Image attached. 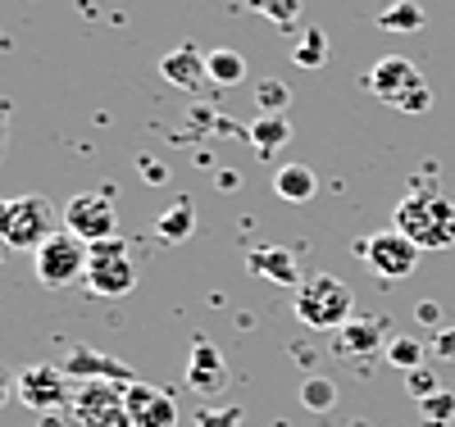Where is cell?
Returning a JSON list of instances; mask_svg holds the SVG:
<instances>
[{"mask_svg":"<svg viewBox=\"0 0 455 427\" xmlns=\"http://www.w3.org/2000/svg\"><path fill=\"white\" fill-rule=\"evenodd\" d=\"M396 232L419 246V250H446L455 246V201L437 196V191H410L396 205Z\"/></svg>","mask_w":455,"mask_h":427,"instance_id":"obj_1","label":"cell"},{"mask_svg":"<svg viewBox=\"0 0 455 427\" xmlns=\"http://www.w3.org/2000/svg\"><path fill=\"white\" fill-rule=\"evenodd\" d=\"M364 87L392 105V109H405V114H428L433 109V87H428V77L419 64H410L401 55H387V59H378L364 77Z\"/></svg>","mask_w":455,"mask_h":427,"instance_id":"obj_2","label":"cell"},{"mask_svg":"<svg viewBox=\"0 0 455 427\" xmlns=\"http://www.w3.org/2000/svg\"><path fill=\"white\" fill-rule=\"evenodd\" d=\"M296 319L306 328H319V332H337L355 319V296L341 278L315 273L296 287Z\"/></svg>","mask_w":455,"mask_h":427,"instance_id":"obj_3","label":"cell"},{"mask_svg":"<svg viewBox=\"0 0 455 427\" xmlns=\"http://www.w3.org/2000/svg\"><path fill=\"white\" fill-rule=\"evenodd\" d=\"M32 264H36V282L60 291V287H73L78 278H87L92 246L78 241L73 232H51V237L32 250Z\"/></svg>","mask_w":455,"mask_h":427,"instance_id":"obj_4","label":"cell"},{"mask_svg":"<svg viewBox=\"0 0 455 427\" xmlns=\"http://www.w3.org/2000/svg\"><path fill=\"white\" fill-rule=\"evenodd\" d=\"M55 232V214L42 196H14L0 201V237L14 250H36Z\"/></svg>","mask_w":455,"mask_h":427,"instance_id":"obj_5","label":"cell"},{"mask_svg":"<svg viewBox=\"0 0 455 427\" xmlns=\"http://www.w3.org/2000/svg\"><path fill=\"white\" fill-rule=\"evenodd\" d=\"M124 391L128 386L114 382H78V391L68 400V418L78 427H132Z\"/></svg>","mask_w":455,"mask_h":427,"instance_id":"obj_6","label":"cell"},{"mask_svg":"<svg viewBox=\"0 0 455 427\" xmlns=\"http://www.w3.org/2000/svg\"><path fill=\"white\" fill-rule=\"evenodd\" d=\"M87 287L96 296H128L137 287V268L128 259V246L119 237H109V241H96L92 246V264H87Z\"/></svg>","mask_w":455,"mask_h":427,"instance_id":"obj_7","label":"cell"},{"mask_svg":"<svg viewBox=\"0 0 455 427\" xmlns=\"http://www.w3.org/2000/svg\"><path fill=\"white\" fill-rule=\"evenodd\" d=\"M64 232H73L78 241L96 246V241H109L119 232V214H114V201L100 196V191H83L64 205Z\"/></svg>","mask_w":455,"mask_h":427,"instance_id":"obj_8","label":"cell"},{"mask_svg":"<svg viewBox=\"0 0 455 427\" xmlns=\"http://www.w3.org/2000/svg\"><path fill=\"white\" fill-rule=\"evenodd\" d=\"M419 246H414L405 232H396V227H387V232H373V237L364 241V264L373 268L378 278H387V282H401V278H410L414 268H419Z\"/></svg>","mask_w":455,"mask_h":427,"instance_id":"obj_9","label":"cell"},{"mask_svg":"<svg viewBox=\"0 0 455 427\" xmlns=\"http://www.w3.org/2000/svg\"><path fill=\"white\" fill-rule=\"evenodd\" d=\"M14 396H19V405H28L32 414H55L60 405L73 400V396H68V377H64V368H55V364H32V368H23Z\"/></svg>","mask_w":455,"mask_h":427,"instance_id":"obj_10","label":"cell"},{"mask_svg":"<svg viewBox=\"0 0 455 427\" xmlns=\"http://www.w3.org/2000/svg\"><path fill=\"white\" fill-rule=\"evenodd\" d=\"M60 368H64V377H73V382H114V386H132V382H137V373H132L124 360L100 355V351H92V345H73Z\"/></svg>","mask_w":455,"mask_h":427,"instance_id":"obj_11","label":"cell"},{"mask_svg":"<svg viewBox=\"0 0 455 427\" xmlns=\"http://www.w3.org/2000/svg\"><path fill=\"white\" fill-rule=\"evenodd\" d=\"M124 396H128V418H132V427H178V405H173L169 391H160V386L132 382Z\"/></svg>","mask_w":455,"mask_h":427,"instance_id":"obj_12","label":"cell"},{"mask_svg":"<svg viewBox=\"0 0 455 427\" xmlns=\"http://www.w3.org/2000/svg\"><path fill=\"white\" fill-rule=\"evenodd\" d=\"M246 268H251L255 278H269L278 287H300V282H306V278H300L296 250H287V246H255L246 255Z\"/></svg>","mask_w":455,"mask_h":427,"instance_id":"obj_13","label":"cell"},{"mask_svg":"<svg viewBox=\"0 0 455 427\" xmlns=\"http://www.w3.org/2000/svg\"><path fill=\"white\" fill-rule=\"evenodd\" d=\"M187 386L201 396H219L228 386V368H223V355L214 351L210 341H196L192 345V360H187Z\"/></svg>","mask_w":455,"mask_h":427,"instance_id":"obj_14","label":"cell"},{"mask_svg":"<svg viewBox=\"0 0 455 427\" xmlns=\"http://www.w3.org/2000/svg\"><path fill=\"white\" fill-rule=\"evenodd\" d=\"M387 332H392L387 319H351L347 328H337V345H332V351L337 355H351V360L373 355L378 345L387 341ZM383 351H387V345H383Z\"/></svg>","mask_w":455,"mask_h":427,"instance_id":"obj_15","label":"cell"},{"mask_svg":"<svg viewBox=\"0 0 455 427\" xmlns=\"http://www.w3.org/2000/svg\"><path fill=\"white\" fill-rule=\"evenodd\" d=\"M160 73L169 77L173 87H182V91H196L205 77H210V68H205V55L196 51V46H178V51H169L164 59H160Z\"/></svg>","mask_w":455,"mask_h":427,"instance_id":"obj_16","label":"cell"},{"mask_svg":"<svg viewBox=\"0 0 455 427\" xmlns=\"http://www.w3.org/2000/svg\"><path fill=\"white\" fill-rule=\"evenodd\" d=\"M274 191H278V201H287V205H306V201H315L319 178L306 164H283L274 173Z\"/></svg>","mask_w":455,"mask_h":427,"instance_id":"obj_17","label":"cell"},{"mask_svg":"<svg viewBox=\"0 0 455 427\" xmlns=\"http://www.w3.org/2000/svg\"><path fill=\"white\" fill-rule=\"evenodd\" d=\"M192 232H196V205H192V201H173V205L156 218V237L169 241V246L187 241Z\"/></svg>","mask_w":455,"mask_h":427,"instance_id":"obj_18","label":"cell"},{"mask_svg":"<svg viewBox=\"0 0 455 427\" xmlns=\"http://www.w3.org/2000/svg\"><path fill=\"white\" fill-rule=\"evenodd\" d=\"M291 141V123L283 119V114H264V119L251 123V146L259 154H269V150H283Z\"/></svg>","mask_w":455,"mask_h":427,"instance_id":"obj_19","label":"cell"},{"mask_svg":"<svg viewBox=\"0 0 455 427\" xmlns=\"http://www.w3.org/2000/svg\"><path fill=\"white\" fill-rule=\"evenodd\" d=\"M378 28L383 32H419L424 28V10L414 0H392V5L378 10Z\"/></svg>","mask_w":455,"mask_h":427,"instance_id":"obj_20","label":"cell"},{"mask_svg":"<svg viewBox=\"0 0 455 427\" xmlns=\"http://www.w3.org/2000/svg\"><path fill=\"white\" fill-rule=\"evenodd\" d=\"M205 68H210V83H219V87H237L246 77V59L237 51H210Z\"/></svg>","mask_w":455,"mask_h":427,"instance_id":"obj_21","label":"cell"},{"mask_svg":"<svg viewBox=\"0 0 455 427\" xmlns=\"http://www.w3.org/2000/svg\"><path fill=\"white\" fill-rule=\"evenodd\" d=\"M300 405H306L310 414H328L337 405V382L323 377V373L306 377V382H300Z\"/></svg>","mask_w":455,"mask_h":427,"instance_id":"obj_22","label":"cell"},{"mask_svg":"<svg viewBox=\"0 0 455 427\" xmlns=\"http://www.w3.org/2000/svg\"><path fill=\"white\" fill-rule=\"evenodd\" d=\"M387 364H396V368H424V341H414V336H392L387 341Z\"/></svg>","mask_w":455,"mask_h":427,"instance_id":"obj_23","label":"cell"},{"mask_svg":"<svg viewBox=\"0 0 455 427\" xmlns=\"http://www.w3.org/2000/svg\"><path fill=\"white\" fill-rule=\"evenodd\" d=\"M300 68H319L323 59H328V36H323V28H306V36L296 42V55H291Z\"/></svg>","mask_w":455,"mask_h":427,"instance_id":"obj_24","label":"cell"},{"mask_svg":"<svg viewBox=\"0 0 455 427\" xmlns=\"http://www.w3.org/2000/svg\"><path fill=\"white\" fill-rule=\"evenodd\" d=\"M251 10H259L264 19H274L278 28H291L300 19V0H246Z\"/></svg>","mask_w":455,"mask_h":427,"instance_id":"obj_25","label":"cell"},{"mask_svg":"<svg viewBox=\"0 0 455 427\" xmlns=\"http://www.w3.org/2000/svg\"><path fill=\"white\" fill-rule=\"evenodd\" d=\"M405 391L424 405L428 396H437V391H442V386H437V373H433V368H410V373H405Z\"/></svg>","mask_w":455,"mask_h":427,"instance_id":"obj_26","label":"cell"},{"mask_svg":"<svg viewBox=\"0 0 455 427\" xmlns=\"http://www.w3.org/2000/svg\"><path fill=\"white\" fill-rule=\"evenodd\" d=\"M255 100H259V109H264V114H283V109H287V100H291V91H287V83H259Z\"/></svg>","mask_w":455,"mask_h":427,"instance_id":"obj_27","label":"cell"},{"mask_svg":"<svg viewBox=\"0 0 455 427\" xmlns=\"http://www.w3.org/2000/svg\"><path fill=\"white\" fill-rule=\"evenodd\" d=\"M419 414H424L428 423H446V418H455V391H437V396H428V400L419 405Z\"/></svg>","mask_w":455,"mask_h":427,"instance_id":"obj_28","label":"cell"},{"mask_svg":"<svg viewBox=\"0 0 455 427\" xmlns=\"http://www.w3.org/2000/svg\"><path fill=\"white\" fill-rule=\"evenodd\" d=\"M196 427H242V409H201Z\"/></svg>","mask_w":455,"mask_h":427,"instance_id":"obj_29","label":"cell"},{"mask_svg":"<svg viewBox=\"0 0 455 427\" xmlns=\"http://www.w3.org/2000/svg\"><path fill=\"white\" fill-rule=\"evenodd\" d=\"M433 355H437V360H455V328H442V332L433 336Z\"/></svg>","mask_w":455,"mask_h":427,"instance_id":"obj_30","label":"cell"},{"mask_svg":"<svg viewBox=\"0 0 455 427\" xmlns=\"http://www.w3.org/2000/svg\"><path fill=\"white\" fill-rule=\"evenodd\" d=\"M14 386H19V373H10L5 364H0V405H5L14 396Z\"/></svg>","mask_w":455,"mask_h":427,"instance_id":"obj_31","label":"cell"},{"mask_svg":"<svg viewBox=\"0 0 455 427\" xmlns=\"http://www.w3.org/2000/svg\"><path fill=\"white\" fill-rule=\"evenodd\" d=\"M36 427H64V418L60 414H42V423H36Z\"/></svg>","mask_w":455,"mask_h":427,"instance_id":"obj_32","label":"cell"},{"mask_svg":"<svg viewBox=\"0 0 455 427\" xmlns=\"http://www.w3.org/2000/svg\"><path fill=\"white\" fill-rule=\"evenodd\" d=\"M5 250H10V246H5V237H0V259H5Z\"/></svg>","mask_w":455,"mask_h":427,"instance_id":"obj_33","label":"cell"},{"mask_svg":"<svg viewBox=\"0 0 455 427\" xmlns=\"http://www.w3.org/2000/svg\"><path fill=\"white\" fill-rule=\"evenodd\" d=\"M351 427H369V423H360V418H355V423H351Z\"/></svg>","mask_w":455,"mask_h":427,"instance_id":"obj_34","label":"cell"}]
</instances>
